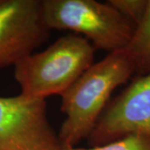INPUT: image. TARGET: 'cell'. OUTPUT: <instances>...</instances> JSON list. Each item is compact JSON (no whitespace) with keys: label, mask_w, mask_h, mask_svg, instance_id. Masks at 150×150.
I'll list each match as a JSON object with an SVG mask.
<instances>
[{"label":"cell","mask_w":150,"mask_h":150,"mask_svg":"<svg viewBox=\"0 0 150 150\" xmlns=\"http://www.w3.org/2000/svg\"><path fill=\"white\" fill-rule=\"evenodd\" d=\"M60 150H150V138L143 135H129L90 149L62 146Z\"/></svg>","instance_id":"8"},{"label":"cell","mask_w":150,"mask_h":150,"mask_svg":"<svg viewBox=\"0 0 150 150\" xmlns=\"http://www.w3.org/2000/svg\"><path fill=\"white\" fill-rule=\"evenodd\" d=\"M45 99L0 96V150H60Z\"/></svg>","instance_id":"4"},{"label":"cell","mask_w":150,"mask_h":150,"mask_svg":"<svg viewBox=\"0 0 150 150\" xmlns=\"http://www.w3.org/2000/svg\"><path fill=\"white\" fill-rule=\"evenodd\" d=\"M129 135L150 138V73L137 75L108 104L88 139L95 147Z\"/></svg>","instance_id":"6"},{"label":"cell","mask_w":150,"mask_h":150,"mask_svg":"<svg viewBox=\"0 0 150 150\" xmlns=\"http://www.w3.org/2000/svg\"><path fill=\"white\" fill-rule=\"evenodd\" d=\"M135 73L134 63L123 50L108 54L86 70L61 96V111L66 115L58 135L61 145L76 147L88 139L112 92Z\"/></svg>","instance_id":"1"},{"label":"cell","mask_w":150,"mask_h":150,"mask_svg":"<svg viewBox=\"0 0 150 150\" xmlns=\"http://www.w3.org/2000/svg\"><path fill=\"white\" fill-rule=\"evenodd\" d=\"M94 49L83 36L67 34L30 54L14 66L20 93L45 100L54 94L62 96L93 64Z\"/></svg>","instance_id":"2"},{"label":"cell","mask_w":150,"mask_h":150,"mask_svg":"<svg viewBox=\"0 0 150 150\" xmlns=\"http://www.w3.org/2000/svg\"><path fill=\"white\" fill-rule=\"evenodd\" d=\"M123 51L134 63L138 76L150 73V0H148L144 14L135 26L133 36Z\"/></svg>","instance_id":"7"},{"label":"cell","mask_w":150,"mask_h":150,"mask_svg":"<svg viewBox=\"0 0 150 150\" xmlns=\"http://www.w3.org/2000/svg\"><path fill=\"white\" fill-rule=\"evenodd\" d=\"M43 0H0V69L15 66L47 41Z\"/></svg>","instance_id":"5"},{"label":"cell","mask_w":150,"mask_h":150,"mask_svg":"<svg viewBox=\"0 0 150 150\" xmlns=\"http://www.w3.org/2000/svg\"><path fill=\"white\" fill-rule=\"evenodd\" d=\"M43 19L51 29L80 33L94 48L108 54L124 50L135 25L108 2L43 0Z\"/></svg>","instance_id":"3"},{"label":"cell","mask_w":150,"mask_h":150,"mask_svg":"<svg viewBox=\"0 0 150 150\" xmlns=\"http://www.w3.org/2000/svg\"><path fill=\"white\" fill-rule=\"evenodd\" d=\"M107 2L135 26L143 18L148 5V0H108Z\"/></svg>","instance_id":"9"}]
</instances>
